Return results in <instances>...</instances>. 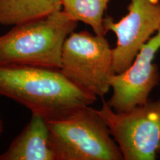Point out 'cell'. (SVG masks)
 <instances>
[{
    "mask_svg": "<svg viewBox=\"0 0 160 160\" xmlns=\"http://www.w3.org/2000/svg\"><path fill=\"white\" fill-rule=\"evenodd\" d=\"M112 49L105 36L74 31L64 42L60 70L80 88L103 99L116 74Z\"/></svg>",
    "mask_w": 160,
    "mask_h": 160,
    "instance_id": "obj_4",
    "label": "cell"
},
{
    "mask_svg": "<svg viewBox=\"0 0 160 160\" xmlns=\"http://www.w3.org/2000/svg\"><path fill=\"white\" fill-rule=\"evenodd\" d=\"M31 118L10 144L0 160H57L47 119L39 113Z\"/></svg>",
    "mask_w": 160,
    "mask_h": 160,
    "instance_id": "obj_8",
    "label": "cell"
},
{
    "mask_svg": "<svg viewBox=\"0 0 160 160\" xmlns=\"http://www.w3.org/2000/svg\"><path fill=\"white\" fill-rule=\"evenodd\" d=\"M110 0H62V11L73 21L89 25L95 34L106 36L105 13Z\"/></svg>",
    "mask_w": 160,
    "mask_h": 160,
    "instance_id": "obj_10",
    "label": "cell"
},
{
    "mask_svg": "<svg viewBox=\"0 0 160 160\" xmlns=\"http://www.w3.org/2000/svg\"><path fill=\"white\" fill-rule=\"evenodd\" d=\"M77 25L61 10L13 25L0 36V64L60 69L64 42Z\"/></svg>",
    "mask_w": 160,
    "mask_h": 160,
    "instance_id": "obj_2",
    "label": "cell"
},
{
    "mask_svg": "<svg viewBox=\"0 0 160 160\" xmlns=\"http://www.w3.org/2000/svg\"><path fill=\"white\" fill-rule=\"evenodd\" d=\"M62 10V0H0V25L13 26Z\"/></svg>",
    "mask_w": 160,
    "mask_h": 160,
    "instance_id": "obj_9",
    "label": "cell"
},
{
    "mask_svg": "<svg viewBox=\"0 0 160 160\" xmlns=\"http://www.w3.org/2000/svg\"><path fill=\"white\" fill-rule=\"evenodd\" d=\"M119 145L124 160H153L160 153V99L117 112L102 101L97 110Z\"/></svg>",
    "mask_w": 160,
    "mask_h": 160,
    "instance_id": "obj_5",
    "label": "cell"
},
{
    "mask_svg": "<svg viewBox=\"0 0 160 160\" xmlns=\"http://www.w3.org/2000/svg\"><path fill=\"white\" fill-rule=\"evenodd\" d=\"M0 96L45 118L90 106L98 99L70 81L59 68L3 64H0Z\"/></svg>",
    "mask_w": 160,
    "mask_h": 160,
    "instance_id": "obj_1",
    "label": "cell"
},
{
    "mask_svg": "<svg viewBox=\"0 0 160 160\" xmlns=\"http://www.w3.org/2000/svg\"><path fill=\"white\" fill-rule=\"evenodd\" d=\"M128 13L116 22L106 16V33L117 37L113 48V70L116 74L125 71L134 60L142 47L160 29V0H130Z\"/></svg>",
    "mask_w": 160,
    "mask_h": 160,
    "instance_id": "obj_6",
    "label": "cell"
},
{
    "mask_svg": "<svg viewBox=\"0 0 160 160\" xmlns=\"http://www.w3.org/2000/svg\"><path fill=\"white\" fill-rule=\"evenodd\" d=\"M4 131H5V128H4V123L3 120L2 119L1 117H0V138L2 137V136L4 133Z\"/></svg>",
    "mask_w": 160,
    "mask_h": 160,
    "instance_id": "obj_11",
    "label": "cell"
},
{
    "mask_svg": "<svg viewBox=\"0 0 160 160\" xmlns=\"http://www.w3.org/2000/svg\"><path fill=\"white\" fill-rule=\"evenodd\" d=\"M159 48L160 29L142 47L125 71L113 76L111 80L113 93L107 101L112 109L127 111L148 101L152 90L160 82L159 68L153 63Z\"/></svg>",
    "mask_w": 160,
    "mask_h": 160,
    "instance_id": "obj_7",
    "label": "cell"
},
{
    "mask_svg": "<svg viewBox=\"0 0 160 160\" xmlns=\"http://www.w3.org/2000/svg\"><path fill=\"white\" fill-rule=\"evenodd\" d=\"M45 119L57 160L124 159L97 109L82 106Z\"/></svg>",
    "mask_w": 160,
    "mask_h": 160,
    "instance_id": "obj_3",
    "label": "cell"
}]
</instances>
